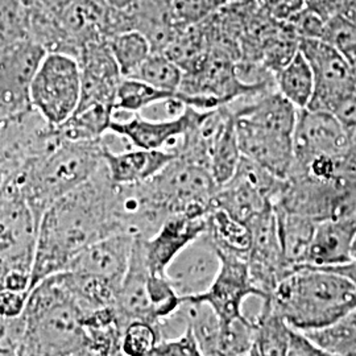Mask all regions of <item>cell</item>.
<instances>
[{
  "label": "cell",
  "instance_id": "cell-1",
  "mask_svg": "<svg viewBox=\"0 0 356 356\" xmlns=\"http://www.w3.org/2000/svg\"><path fill=\"white\" fill-rule=\"evenodd\" d=\"M115 188L103 161L92 177L44 211L38 222L31 289L48 276L69 270L92 243L122 234L115 216Z\"/></svg>",
  "mask_w": 356,
  "mask_h": 356
},
{
  "label": "cell",
  "instance_id": "cell-2",
  "mask_svg": "<svg viewBox=\"0 0 356 356\" xmlns=\"http://www.w3.org/2000/svg\"><path fill=\"white\" fill-rule=\"evenodd\" d=\"M85 318L67 270L45 277L31 289L22 313L20 355H90Z\"/></svg>",
  "mask_w": 356,
  "mask_h": 356
},
{
  "label": "cell",
  "instance_id": "cell-3",
  "mask_svg": "<svg viewBox=\"0 0 356 356\" xmlns=\"http://www.w3.org/2000/svg\"><path fill=\"white\" fill-rule=\"evenodd\" d=\"M269 297L292 327L316 330L356 307V285L335 272L301 266L284 277Z\"/></svg>",
  "mask_w": 356,
  "mask_h": 356
},
{
  "label": "cell",
  "instance_id": "cell-4",
  "mask_svg": "<svg viewBox=\"0 0 356 356\" xmlns=\"http://www.w3.org/2000/svg\"><path fill=\"white\" fill-rule=\"evenodd\" d=\"M103 161V139L61 140L48 152L29 160L20 179V191L38 222L51 204L92 177Z\"/></svg>",
  "mask_w": 356,
  "mask_h": 356
},
{
  "label": "cell",
  "instance_id": "cell-5",
  "mask_svg": "<svg viewBox=\"0 0 356 356\" xmlns=\"http://www.w3.org/2000/svg\"><path fill=\"white\" fill-rule=\"evenodd\" d=\"M145 184L153 201L168 216H207L218 189L209 169L177 156Z\"/></svg>",
  "mask_w": 356,
  "mask_h": 356
},
{
  "label": "cell",
  "instance_id": "cell-6",
  "mask_svg": "<svg viewBox=\"0 0 356 356\" xmlns=\"http://www.w3.org/2000/svg\"><path fill=\"white\" fill-rule=\"evenodd\" d=\"M81 99V67L76 57L47 53L29 89L31 107L53 127L66 122Z\"/></svg>",
  "mask_w": 356,
  "mask_h": 356
},
{
  "label": "cell",
  "instance_id": "cell-7",
  "mask_svg": "<svg viewBox=\"0 0 356 356\" xmlns=\"http://www.w3.org/2000/svg\"><path fill=\"white\" fill-rule=\"evenodd\" d=\"M285 184L286 179L275 176L242 156L235 175L226 184L218 186L213 209L225 210L248 225L254 216L275 206L285 189Z\"/></svg>",
  "mask_w": 356,
  "mask_h": 356
},
{
  "label": "cell",
  "instance_id": "cell-8",
  "mask_svg": "<svg viewBox=\"0 0 356 356\" xmlns=\"http://www.w3.org/2000/svg\"><path fill=\"white\" fill-rule=\"evenodd\" d=\"M300 51L310 64L314 92L307 108L334 113L338 104L356 92V76L347 58L321 38H300Z\"/></svg>",
  "mask_w": 356,
  "mask_h": 356
},
{
  "label": "cell",
  "instance_id": "cell-9",
  "mask_svg": "<svg viewBox=\"0 0 356 356\" xmlns=\"http://www.w3.org/2000/svg\"><path fill=\"white\" fill-rule=\"evenodd\" d=\"M47 51L26 38L0 51V110L7 115L31 110L29 89Z\"/></svg>",
  "mask_w": 356,
  "mask_h": 356
},
{
  "label": "cell",
  "instance_id": "cell-10",
  "mask_svg": "<svg viewBox=\"0 0 356 356\" xmlns=\"http://www.w3.org/2000/svg\"><path fill=\"white\" fill-rule=\"evenodd\" d=\"M220 267L216 279L206 292L184 301L204 302L211 306L220 322L244 316V302L250 297L264 298L251 279L247 257L219 251ZM182 301V302H184Z\"/></svg>",
  "mask_w": 356,
  "mask_h": 356
},
{
  "label": "cell",
  "instance_id": "cell-11",
  "mask_svg": "<svg viewBox=\"0 0 356 356\" xmlns=\"http://www.w3.org/2000/svg\"><path fill=\"white\" fill-rule=\"evenodd\" d=\"M248 227L251 229V248L247 257L250 273L254 286L263 292L266 298L284 277L292 273L293 269L281 250L273 207L254 216Z\"/></svg>",
  "mask_w": 356,
  "mask_h": 356
},
{
  "label": "cell",
  "instance_id": "cell-12",
  "mask_svg": "<svg viewBox=\"0 0 356 356\" xmlns=\"http://www.w3.org/2000/svg\"><path fill=\"white\" fill-rule=\"evenodd\" d=\"M348 149V131L329 111L298 110L293 132L296 164H304L313 157L330 156L343 159Z\"/></svg>",
  "mask_w": 356,
  "mask_h": 356
},
{
  "label": "cell",
  "instance_id": "cell-13",
  "mask_svg": "<svg viewBox=\"0 0 356 356\" xmlns=\"http://www.w3.org/2000/svg\"><path fill=\"white\" fill-rule=\"evenodd\" d=\"M204 111L186 104L185 110L173 118L148 119L140 113L131 114L124 120L114 118L110 126V132L124 138L132 147L136 148L170 151L197 123Z\"/></svg>",
  "mask_w": 356,
  "mask_h": 356
},
{
  "label": "cell",
  "instance_id": "cell-14",
  "mask_svg": "<svg viewBox=\"0 0 356 356\" xmlns=\"http://www.w3.org/2000/svg\"><path fill=\"white\" fill-rule=\"evenodd\" d=\"M220 267L216 244L204 231L184 248L166 269V276L182 301L206 292Z\"/></svg>",
  "mask_w": 356,
  "mask_h": 356
},
{
  "label": "cell",
  "instance_id": "cell-15",
  "mask_svg": "<svg viewBox=\"0 0 356 356\" xmlns=\"http://www.w3.org/2000/svg\"><path fill=\"white\" fill-rule=\"evenodd\" d=\"M207 229L206 216L177 214L169 216L151 238L135 236L143 259L154 275H166V269L179 252Z\"/></svg>",
  "mask_w": 356,
  "mask_h": 356
},
{
  "label": "cell",
  "instance_id": "cell-16",
  "mask_svg": "<svg viewBox=\"0 0 356 356\" xmlns=\"http://www.w3.org/2000/svg\"><path fill=\"white\" fill-rule=\"evenodd\" d=\"M235 127L243 156L286 179L294 161L293 136L256 127L236 118Z\"/></svg>",
  "mask_w": 356,
  "mask_h": 356
},
{
  "label": "cell",
  "instance_id": "cell-17",
  "mask_svg": "<svg viewBox=\"0 0 356 356\" xmlns=\"http://www.w3.org/2000/svg\"><path fill=\"white\" fill-rule=\"evenodd\" d=\"M134 241L135 236L126 232L106 236L78 254L69 270L86 273L120 288L127 273Z\"/></svg>",
  "mask_w": 356,
  "mask_h": 356
},
{
  "label": "cell",
  "instance_id": "cell-18",
  "mask_svg": "<svg viewBox=\"0 0 356 356\" xmlns=\"http://www.w3.org/2000/svg\"><path fill=\"white\" fill-rule=\"evenodd\" d=\"M176 156L169 149H143L136 147L123 152H114L103 138L104 165L116 185L145 182L161 172Z\"/></svg>",
  "mask_w": 356,
  "mask_h": 356
},
{
  "label": "cell",
  "instance_id": "cell-19",
  "mask_svg": "<svg viewBox=\"0 0 356 356\" xmlns=\"http://www.w3.org/2000/svg\"><path fill=\"white\" fill-rule=\"evenodd\" d=\"M355 232L356 225L351 222L339 219L319 222L309 245L305 261L301 266L327 268L350 261V248Z\"/></svg>",
  "mask_w": 356,
  "mask_h": 356
},
{
  "label": "cell",
  "instance_id": "cell-20",
  "mask_svg": "<svg viewBox=\"0 0 356 356\" xmlns=\"http://www.w3.org/2000/svg\"><path fill=\"white\" fill-rule=\"evenodd\" d=\"M254 342L251 355H288V344L292 326L273 306L270 297L261 298L259 313L252 318Z\"/></svg>",
  "mask_w": 356,
  "mask_h": 356
},
{
  "label": "cell",
  "instance_id": "cell-21",
  "mask_svg": "<svg viewBox=\"0 0 356 356\" xmlns=\"http://www.w3.org/2000/svg\"><path fill=\"white\" fill-rule=\"evenodd\" d=\"M172 99H181L188 106L194 104V98L188 97L181 91L157 89L140 79L123 76L116 90L114 113L136 114L154 104H160Z\"/></svg>",
  "mask_w": 356,
  "mask_h": 356
},
{
  "label": "cell",
  "instance_id": "cell-22",
  "mask_svg": "<svg viewBox=\"0 0 356 356\" xmlns=\"http://www.w3.org/2000/svg\"><path fill=\"white\" fill-rule=\"evenodd\" d=\"M275 209V207H273ZM281 250L293 270L304 264L309 245L313 239L317 222L305 216L275 209Z\"/></svg>",
  "mask_w": 356,
  "mask_h": 356
},
{
  "label": "cell",
  "instance_id": "cell-23",
  "mask_svg": "<svg viewBox=\"0 0 356 356\" xmlns=\"http://www.w3.org/2000/svg\"><path fill=\"white\" fill-rule=\"evenodd\" d=\"M114 107L95 104L83 110H78L56 131L63 140L98 141L108 134L114 119Z\"/></svg>",
  "mask_w": 356,
  "mask_h": 356
},
{
  "label": "cell",
  "instance_id": "cell-24",
  "mask_svg": "<svg viewBox=\"0 0 356 356\" xmlns=\"http://www.w3.org/2000/svg\"><path fill=\"white\" fill-rule=\"evenodd\" d=\"M276 90L298 110L307 108L314 92V76L304 53L298 51L275 74Z\"/></svg>",
  "mask_w": 356,
  "mask_h": 356
},
{
  "label": "cell",
  "instance_id": "cell-25",
  "mask_svg": "<svg viewBox=\"0 0 356 356\" xmlns=\"http://www.w3.org/2000/svg\"><path fill=\"white\" fill-rule=\"evenodd\" d=\"M206 219V232L210 235L219 251L248 257L251 248V229L248 225L220 209L210 210Z\"/></svg>",
  "mask_w": 356,
  "mask_h": 356
},
{
  "label": "cell",
  "instance_id": "cell-26",
  "mask_svg": "<svg viewBox=\"0 0 356 356\" xmlns=\"http://www.w3.org/2000/svg\"><path fill=\"white\" fill-rule=\"evenodd\" d=\"M305 332L327 356H356V307L322 329Z\"/></svg>",
  "mask_w": 356,
  "mask_h": 356
},
{
  "label": "cell",
  "instance_id": "cell-27",
  "mask_svg": "<svg viewBox=\"0 0 356 356\" xmlns=\"http://www.w3.org/2000/svg\"><path fill=\"white\" fill-rule=\"evenodd\" d=\"M242 156L235 127V116L232 113L229 123L218 136L210 153L209 172L218 186L226 184L235 175Z\"/></svg>",
  "mask_w": 356,
  "mask_h": 356
},
{
  "label": "cell",
  "instance_id": "cell-28",
  "mask_svg": "<svg viewBox=\"0 0 356 356\" xmlns=\"http://www.w3.org/2000/svg\"><path fill=\"white\" fill-rule=\"evenodd\" d=\"M186 309V318L191 326L195 341L200 347L201 355L219 356V338L222 322L213 307L204 302L184 301Z\"/></svg>",
  "mask_w": 356,
  "mask_h": 356
},
{
  "label": "cell",
  "instance_id": "cell-29",
  "mask_svg": "<svg viewBox=\"0 0 356 356\" xmlns=\"http://www.w3.org/2000/svg\"><path fill=\"white\" fill-rule=\"evenodd\" d=\"M107 42L124 78L132 76L152 53L149 41L135 29L116 33L108 38Z\"/></svg>",
  "mask_w": 356,
  "mask_h": 356
},
{
  "label": "cell",
  "instance_id": "cell-30",
  "mask_svg": "<svg viewBox=\"0 0 356 356\" xmlns=\"http://www.w3.org/2000/svg\"><path fill=\"white\" fill-rule=\"evenodd\" d=\"M31 38V1L0 0V51Z\"/></svg>",
  "mask_w": 356,
  "mask_h": 356
},
{
  "label": "cell",
  "instance_id": "cell-31",
  "mask_svg": "<svg viewBox=\"0 0 356 356\" xmlns=\"http://www.w3.org/2000/svg\"><path fill=\"white\" fill-rule=\"evenodd\" d=\"M126 78L140 79L157 89L179 91L184 72L165 53L152 51L138 70Z\"/></svg>",
  "mask_w": 356,
  "mask_h": 356
},
{
  "label": "cell",
  "instance_id": "cell-32",
  "mask_svg": "<svg viewBox=\"0 0 356 356\" xmlns=\"http://www.w3.org/2000/svg\"><path fill=\"white\" fill-rule=\"evenodd\" d=\"M254 342V323L245 316L222 322L219 356L251 355Z\"/></svg>",
  "mask_w": 356,
  "mask_h": 356
},
{
  "label": "cell",
  "instance_id": "cell-33",
  "mask_svg": "<svg viewBox=\"0 0 356 356\" xmlns=\"http://www.w3.org/2000/svg\"><path fill=\"white\" fill-rule=\"evenodd\" d=\"M147 286L153 316L159 325H161L181 309L184 304L182 298L166 275L151 273L148 276Z\"/></svg>",
  "mask_w": 356,
  "mask_h": 356
},
{
  "label": "cell",
  "instance_id": "cell-34",
  "mask_svg": "<svg viewBox=\"0 0 356 356\" xmlns=\"http://www.w3.org/2000/svg\"><path fill=\"white\" fill-rule=\"evenodd\" d=\"M163 335L160 326L145 321H132L123 331L122 354L128 356L153 355Z\"/></svg>",
  "mask_w": 356,
  "mask_h": 356
},
{
  "label": "cell",
  "instance_id": "cell-35",
  "mask_svg": "<svg viewBox=\"0 0 356 356\" xmlns=\"http://www.w3.org/2000/svg\"><path fill=\"white\" fill-rule=\"evenodd\" d=\"M170 10L181 28L197 26L216 10L210 0H172Z\"/></svg>",
  "mask_w": 356,
  "mask_h": 356
},
{
  "label": "cell",
  "instance_id": "cell-36",
  "mask_svg": "<svg viewBox=\"0 0 356 356\" xmlns=\"http://www.w3.org/2000/svg\"><path fill=\"white\" fill-rule=\"evenodd\" d=\"M153 355L157 356H200L201 351L195 337L188 322L186 329L176 337L163 338L156 346Z\"/></svg>",
  "mask_w": 356,
  "mask_h": 356
},
{
  "label": "cell",
  "instance_id": "cell-37",
  "mask_svg": "<svg viewBox=\"0 0 356 356\" xmlns=\"http://www.w3.org/2000/svg\"><path fill=\"white\" fill-rule=\"evenodd\" d=\"M29 292H17L1 288L0 289V316L15 318L22 316Z\"/></svg>",
  "mask_w": 356,
  "mask_h": 356
},
{
  "label": "cell",
  "instance_id": "cell-38",
  "mask_svg": "<svg viewBox=\"0 0 356 356\" xmlns=\"http://www.w3.org/2000/svg\"><path fill=\"white\" fill-rule=\"evenodd\" d=\"M286 356H327V354L306 335L305 331L292 327Z\"/></svg>",
  "mask_w": 356,
  "mask_h": 356
},
{
  "label": "cell",
  "instance_id": "cell-39",
  "mask_svg": "<svg viewBox=\"0 0 356 356\" xmlns=\"http://www.w3.org/2000/svg\"><path fill=\"white\" fill-rule=\"evenodd\" d=\"M332 114L347 131L354 129L356 127V92L339 103Z\"/></svg>",
  "mask_w": 356,
  "mask_h": 356
},
{
  "label": "cell",
  "instance_id": "cell-40",
  "mask_svg": "<svg viewBox=\"0 0 356 356\" xmlns=\"http://www.w3.org/2000/svg\"><path fill=\"white\" fill-rule=\"evenodd\" d=\"M337 15L356 24V0H339Z\"/></svg>",
  "mask_w": 356,
  "mask_h": 356
},
{
  "label": "cell",
  "instance_id": "cell-41",
  "mask_svg": "<svg viewBox=\"0 0 356 356\" xmlns=\"http://www.w3.org/2000/svg\"><path fill=\"white\" fill-rule=\"evenodd\" d=\"M141 0H106V3L115 10H128L136 6Z\"/></svg>",
  "mask_w": 356,
  "mask_h": 356
},
{
  "label": "cell",
  "instance_id": "cell-42",
  "mask_svg": "<svg viewBox=\"0 0 356 356\" xmlns=\"http://www.w3.org/2000/svg\"><path fill=\"white\" fill-rule=\"evenodd\" d=\"M342 54L347 58V61L350 63L351 67L354 69V73L356 76V41L348 49H346Z\"/></svg>",
  "mask_w": 356,
  "mask_h": 356
},
{
  "label": "cell",
  "instance_id": "cell-43",
  "mask_svg": "<svg viewBox=\"0 0 356 356\" xmlns=\"http://www.w3.org/2000/svg\"><path fill=\"white\" fill-rule=\"evenodd\" d=\"M350 254H351V260L356 259V232L351 242V248H350Z\"/></svg>",
  "mask_w": 356,
  "mask_h": 356
},
{
  "label": "cell",
  "instance_id": "cell-44",
  "mask_svg": "<svg viewBox=\"0 0 356 356\" xmlns=\"http://www.w3.org/2000/svg\"><path fill=\"white\" fill-rule=\"evenodd\" d=\"M210 1H211V4L214 6V8H218V7H220L222 4L227 3V1H231V0H210Z\"/></svg>",
  "mask_w": 356,
  "mask_h": 356
},
{
  "label": "cell",
  "instance_id": "cell-45",
  "mask_svg": "<svg viewBox=\"0 0 356 356\" xmlns=\"http://www.w3.org/2000/svg\"><path fill=\"white\" fill-rule=\"evenodd\" d=\"M153 1H156L159 4H163V6H169V7L172 4V0H153Z\"/></svg>",
  "mask_w": 356,
  "mask_h": 356
},
{
  "label": "cell",
  "instance_id": "cell-46",
  "mask_svg": "<svg viewBox=\"0 0 356 356\" xmlns=\"http://www.w3.org/2000/svg\"><path fill=\"white\" fill-rule=\"evenodd\" d=\"M7 118H10V116H7V115L4 114V113L0 110V122L4 120V119H7Z\"/></svg>",
  "mask_w": 356,
  "mask_h": 356
}]
</instances>
